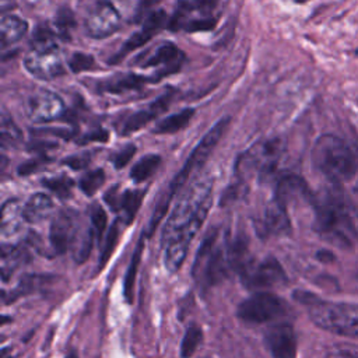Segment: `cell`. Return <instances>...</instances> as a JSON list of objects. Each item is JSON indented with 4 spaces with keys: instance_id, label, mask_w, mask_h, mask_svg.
<instances>
[{
    "instance_id": "7bdbcfd3",
    "label": "cell",
    "mask_w": 358,
    "mask_h": 358,
    "mask_svg": "<svg viewBox=\"0 0 358 358\" xmlns=\"http://www.w3.org/2000/svg\"><path fill=\"white\" fill-rule=\"evenodd\" d=\"M43 162H46V159H31V161L22 164V165L18 168V173H20V175H29V173H32L34 171H36Z\"/></svg>"
},
{
    "instance_id": "74e56055",
    "label": "cell",
    "mask_w": 358,
    "mask_h": 358,
    "mask_svg": "<svg viewBox=\"0 0 358 358\" xmlns=\"http://www.w3.org/2000/svg\"><path fill=\"white\" fill-rule=\"evenodd\" d=\"M324 358H358V345H336L327 351Z\"/></svg>"
},
{
    "instance_id": "7c38bea8",
    "label": "cell",
    "mask_w": 358,
    "mask_h": 358,
    "mask_svg": "<svg viewBox=\"0 0 358 358\" xmlns=\"http://www.w3.org/2000/svg\"><path fill=\"white\" fill-rule=\"evenodd\" d=\"M242 282L248 288H271L281 285L287 281V275L281 264L273 259L267 257L252 267L241 275Z\"/></svg>"
},
{
    "instance_id": "5bb4252c",
    "label": "cell",
    "mask_w": 358,
    "mask_h": 358,
    "mask_svg": "<svg viewBox=\"0 0 358 358\" xmlns=\"http://www.w3.org/2000/svg\"><path fill=\"white\" fill-rule=\"evenodd\" d=\"M168 21V17L165 14L164 10H155L151 11L145 18H144V24L143 28L136 32L134 35H131L122 46V49L109 60L110 64L119 63L127 53L133 52L134 49L145 45Z\"/></svg>"
},
{
    "instance_id": "8fae6325",
    "label": "cell",
    "mask_w": 358,
    "mask_h": 358,
    "mask_svg": "<svg viewBox=\"0 0 358 358\" xmlns=\"http://www.w3.org/2000/svg\"><path fill=\"white\" fill-rule=\"evenodd\" d=\"M80 228V220L76 211L62 210L57 213L49 229V241L55 253L60 255L71 249Z\"/></svg>"
},
{
    "instance_id": "277c9868",
    "label": "cell",
    "mask_w": 358,
    "mask_h": 358,
    "mask_svg": "<svg viewBox=\"0 0 358 358\" xmlns=\"http://www.w3.org/2000/svg\"><path fill=\"white\" fill-rule=\"evenodd\" d=\"M313 204L316 231L340 245H351L354 238L352 214L343 194L327 189L313 199Z\"/></svg>"
},
{
    "instance_id": "30bf717a",
    "label": "cell",
    "mask_w": 358,
    "mask_h": 358,
    "mask_svg": "<svg viewBox=\"0 0 358 358\" xmlns=\"http://www.w3.org/2000/svg\"><path fill=\"white\" fill-rule=\"evenodd\" d=\"M84 27L87 35L94 39L108 38L119 29L120 15L110 1L102 0L88 13Z\"/></svg>"
},
{
    "instance_id": "836d02e7",
    "label": "cell",
    "mask_w": 358,
    "mask_h": 358,
    "mask_svg": "<svg viewBox=\"0 0 358 358\" xmlns=\"http://www.w3.org/2000/svg\"><path fill=\"white\" fill-rule=\"evenodd\" d=\"M43 186L56 193L59 197L64 199L71 194L73 190V180L67 176H55V178H46L42 180Z\"/></svg>"
},
{
    "instance_id": "f546056e",
    "label": "cell",
    "mask_w": 358,
    "mask_h": 358,
    "mask_svg": "<svg viewBox=\"0 0 358 358\" xmlns=\"http://www.w3.org/2000/svg\"><path fill=\"white\" fill-rule=\"evenodd\" d=\"M22 138L21 130L17 127V124L10 119L6 113H3L1 117V145L6 147H15Z\"/></svg>"
},
{
    "instance_id": "5b68a950",
    "label": "cell",
    "mask_w": 358,
    "mask_h": 358,
    "mask_svg": "<svg viewBox=\"0 0 358 358\" xmlns=\"http://www.w3.org/2000/svg\"><path fill=\"white\" fill-rule=\"evenodd\" d=\"M294 296L308 305L309 317L317 327L338 336L358 338V303L320 301L315 295L299 291Z\"/></svg>"
},
{
    "instance_id": "52a82bcc",
    "label": "cell",
    "mask_w": 358,
    "mask_h": 358,
    "mask_svg": "<svg viewBox=\"0 0 358 358\" xmlns=\"http://www.w3.org/2000/svg\"><path fill=\"white\" fill-rule=\"evenodd\" d=\"M285 145L281 138H270L264 141H259L246 150L236 161V172L242 178L252 176H268L271 175L282 154Z\"/></svg>"
},
{
    "instance_id": "4dcf8cb0",
    "label": "cell",
    "mask_w": 358,
    "mask_h": 358,
    "mask_svg": "<svg viewBox=\"0 0 358 358\" xmlns=\"http://www.w3.org/2000/svg\"><path fill=\"white\" fill-rule=\"evenodd\" d=\"M141 246H143V242H138V245H137V248H136V250H134V255H133V257H131L130 266H129V268H127L126 277H124L123 294H124L127 302H131V295H133V287H134L136 273H137V267H138L140 257H141Z\"/></svg>"
},
{
    "instance_id": "b9f144b4",
    "label": "cell",
    "mask_w": 358,
    "mask_h": 358,
    "mask_svg": "<svg viewBox=\"0 0 358 358\" xmlns=\"http://www.w3.org/2000/svg\"><path fill=\"white\" fill-rule=\"evenodd\" d=\"M90 159H91L90 154H76V155H71L69 158H64L63 164L69 165L71 169L78 171V169L85 168L90 164Z\"/></svg>"
},
{
    "instance_id": "d6a6232c",
    "label": "cell",
    "mask_w": 358,
    "mask_h": 358,
    "mask_svg": "<svg viewBox=\"0 0 358 358\" xmlns=\"http://www.w3.org/2000/svg\"><path fill=\"white\" fill-rule=\"evenodd\" d=\"M119 235H120V229H119V221H115L113 225L110 227L106 238H105V242H103V248H102V252H101V256H99V268H102L109 257L112 256L116 245H117V241H119Z\"/></svg>"
},
{
    "instance_id": "ffe728a7",
    "label": "cell",
    "mask_w": 358,
    "mask_h": 358,
    "mask_svg": "<svg viewBox=\"0 0 358 358\" xmlns=\"http://www.w3.org/2000/svg\"><path fill=\"white\" fill-rule=\"evenodd\" d=\"M1 238H13L15 236L21 229L22 224L27 222L24 218V206L15 200L10 199L7 200L1 207Z\"/></svg>"
},
{
    "instance_id": "7dc6e473",
    "label": "cell",
    "mask_w": 358,
    "mask_h": 358,
    "mask_svg": "<svg viewBox=\"0 0 358 358\" xmlns=\"http://www.w3.org/2000/svg\"><path fill=\"white\" fill-rule=\"evenodd\" d=\"M66 358H77V355H76L74 352H71V354H69Z\"/></svg>"
},
{
    "instance_id": "6da1fadb",
    "label": "cell",
    "mask_w": 358,
    "mask_h": 358,
    "mask_svg": "<svg viewBox=\"0 0 358 358\" xmlns=\"http://www.w3.org/2000/svg\"><path fill=\"white\" fill-rule=\"evenodd\" d=\"M213 204V179H196L180 196L164 225L161 243L166 270L175 273L185 262L193 238Z\"/></svg>"
},
{
    "instance_id": "c3c4849f",
    "label": "cell",
    "mask_w": 358,
    "mask_h": 358,
    "mask_svg": "<svg viewBox=\"0 0 358 358\" xmlns=\"http://www.w3.org/2000/svg\"><path fill=\"white\" fill-rule=\"evenodd\" d=\"M295 1H305V0H295Z\"/></svg>"
},
{
    "instance_id": "83f0119b",
    "label": "cell",
    "mask_w": 358,
    "mask_h": 358,
    "mask_svg": "<svg viewBox=\"0 0 358 358\" xmlns=\"http://www.w3.org/2000/svg\"><path fill=\"white\" fill-rule=\"evenodd\" d=\"M143 194H144L143 190H126L120 194L117 208L122 210L127 224H130L131 220L134 218V215L141 204Z\"/></svg>"
},
{
    "instance_id": "e0dca14e",
    "label": "cell",
    "mask_w": 358,
    "mask_h": 358,
    "mask_svg": "<svg viewBox=\"0 0 358 358\" xmlns=\"http://www.w3.org/2000/svg\"><path fill=\"white\" fill-rule=\"evenodd\" d=\"M173 95H175V91L168 90L161 96H158L152 103H150L147 109H143V110H138V112L130 115L123 123L122 134L126 136V134H130L133 131H137L143 126L150 123L152 119H155L159 113H162L169 106Z\"/></svg>"
},
{
    "instance_id": "ee69618b",
    "label": "cell",
    "mask_w": 358,
    "mask_h": 358,
    "mask_svg": "<svg viewBox=\"0 0 358 358\" xmlns=\"http://www.w3.org/2000/svg\"><path fill=\"white\" fill-rule=\"evenodd\" d=\"M106 141L108 140V133L105 131V130H102V129H99V130H95V131H91V133H88L84 138H83V141L81 143H85V141Z\"/></svg>"
},
{
    "instance_id": "f35d334b",
    "label": "cell",
    "mask_w": 358,
    "mask_h": 358,
    "mask_svg": "<svg viewBox=\"0 0 358 358\" xmlns=\"http://www.w3.org/2000/svg\"><path fill=\"white\" fill-rule=\"evenodd\" d=\"M46 281V277H41V275H31L24 278L18 287H17V295H22L27 292H31L34 289H36L38 287H41L43 282Z\"/></svg>"
},
{
    "instance_id": "44dd1931",
    "label": "cell",
    "mask_w": 358,
    "mask_h": 358,
    "mask_svg": "<svg viewBox=\"0 0 358 358\" xmlns=\"http://www.w3.org/2000/svg\"><path fill=\"white\" fill-rule=\"evenodd\" d=\"M53 211V201L48 194L36 193L24 204V218L29 224H38L46 220Z\"/></svg>"
},
{
    "instance_id": "bcb514c9",
    "label": "cell",
    "mask_w": 358,
    "mask_h": 358,
    "mask_svg": "<svg viewBox=\"0 0 358 358\" xmlns=\"http://www.w3.org/2000/svg\"><path fill=\"white\" fill-rule=\"evenodd\" d=\"M317 257H319V259H322V260H324V259H329V260H330L333 256H331L330 253H324V252L322 250L320 253H317Z\"/></svg>"
},
{
    "instance_id": "9c48e42d",
    "label": "cell",
    "mask_w": 358,
    "mask_h": 358,
    "mask_svg": "<svg viewBox=\"0 0 358 358\" xmlns=\"http://www.w3.org/2000/svg\"><path fill=\"white\" fill-rule=\"evenodd\" d=\"M25 69L39 80H52L66 73L60 52L55 43L32 46L24 59Z\"/></svg>"
},
{
    "instance_id": "8d00e7d4",
    "label": "cell",
    "mask_w": 358,
    "mask_h": 358,
    "mask_svg": "<svg viewBox=\"0 0 358 358\" xmlns=\"http://www.w3.org/2000/svg\"><path fill=\"white\" fill-rule=\"evenodd\" d=\"M91 224L92 228L95 231V236L98 239L102 238L105 228H106V213L102 207L99 206H94L91 210Z\"/></svg>"
},
{
    "instance_id": "ac0fdd59",
    "label": "cell",
    "mask_w": 358,
    "mask_h": 358,
    "mask_svg": "<svg viewBox=\"0 0 358 358\" xmlns=\"http://www.w3.org/2000/svg\"><path fill=\"white\" fill-rule=\"evenodd\" d=\"M185 60V55L183 52L173 45L172 42H165L161 43L150 56L148 59L143 63L144 67H157L161 64H165L166 69L165 71L161 74V77L175 73L178 70H180V66Z\"/></svg>"
},
{
    "instance_id": "f1b7e54d",
    "label": "cell",
    "mask_w": 358,
    "mask_h": 358,
    "mask_svg": "<svg viewBox=\"0 0 358 358\" xmlns=\"http://www.w3.org/2000/svg\"><path fill=\"white\" fill-rule=\"evenodd\" d=\"M201 340H203L201 329L197 324H190L182 340V345H180L182 358H190L194 354L199 344L201 343Z\"/></svg>"
},
{
    "instance_id": "e575fe53",
    "label": "cell",
    "mask_w": 358,
    "mask_h": 358,
    "mask_svg": "<svg viewBox=\"0 0 358 358\" xmlns=\"http://www.w3.org/2000/svg\"><path fill=\"white\" fill-rule=\"evenodd\" d=\"M55 24H56V28H57V34L63 39H67L71 28L76 25V20H74L73 11L70 8H66V7L60 8L57 11V14H56Z\"/></svg>"
},
{
    "instance_id": "d590c367",
    "label": "cell",
    "mask_w": 358,
    "mask_h": 358,
    "mask_svg": "<svg viewBox=\"0 0 358 358\" xmlns=\"http://www.w3.org/2000/svg\"><path fill=\"white\" fill-rule=\"evenodd\" d=\"M70 70L73 73H81L85 70H91L95 67V60L92 55L88 53H83V52H74L69 62H67Z\"/></svg>"
},
{
    "instance_id": "3957f363",
    "label": "cell",
    "mask_w": 358,
    "mask_h": 358,
    "mask_svg": "<svg viewBox=\"0 0 358 358\" xmlns=\"http://www.w3.org/2000/svg\"><path fill=\"white\" fill-rule=\"evenodd\" d=\"M313 166L334 183L350 180L358 171L357 151L341 137L320 136L312 148Z\"/></svg>"
},
{
    "instance_id": "484cf974",
    "label": "cell",
    "mask_w": 358,
    "mask_h": 358,
    "mask_svg": "<svg viewBox=\"0 0 358 358\" xmlns=\"http://www.w3.org/2000/svg\"><path fill=\"white\" fill-rule=\"evenodd\" d=\"M94 238H95V231L92 227L91 228H80V231L74 239V243L71 246L73 259L76 263L81 264L87 260V257L90 256L91 249H92Z\"/></svg>"
},
{
    "instance_id": "4fadbf2b",
    "label": "cell",
    "mask_w": 358,
    "mask_h": 358,
    "mask_svg": "<svg viewBox=\"0 0 358 358\" xmlns=\"http://www.w3.org/2000/svg\"><path fill=\"white\" fill-rule=\"evenodd\" d=\"M66 113L63 99L45 88L36 91L28 102V115L36 123H46L60 119Z\"/></svg>"
},
{
    "instance_id": "ba28073f",
    "label": "cell",
    "mask_w": 358,
    "mask_h": 358,
    "mask_svg": "<svg viewBox=\"0 0 358 358\" xmlns=\"http://www.w3.org/2000/svg\"><path fill=\"white\" fill-rule=\"evenodd\" d=\"M287 312V303L270 292H257L245 299L236 310L239 319L246 323H266Z\"/></svg>"
},
{
    "instance_id": "60d3db41",
    "label": "cell",
    "mask_w": 358,
    "mask_h": 358,
    "mask_svg": "<svg viewBox=\"0 0 358 358\" xmlns=\"http://www.w3.org/2000/svg\"><path fill=\"white\" fill-rule=\"evenodd\" d=\"M215 27V18H201L194 21H187L183 27L189 32H197V31H208Z\"/></svg>"
},
{
    "instance_id": "7a4b0ae2",
    "label": "cell",
    "mask_w": 358,
    "mask_h": 358,
    "mask_svg": "<svg viewBox=\"0 0 358 358\" xmlns=\"http://www.w3.org/2000/svg\"><path fill=\"white\" fill-rule=\"evenodd\" d=\"M228 124H229V117L220 119L204 134V137L199 141V144L193 148L192 154L186 159V162L182 166V169L175 175V178L169 182L166 189L161 193V197L158 199V201L155 204V208H154V213H152V215L150 218V222H148V225L145 228L147 229V235H151L154 232L155 227L164 218V215L168 211V206H169L172 197L175 196V193L187 182V179H190L204 165V162L207 161L208 155L211 154V151L215 148V145L218 144L220 138L225 133Z\"/></svg>"
},
{
    "instance_id": "f6af8a7d",
    "label": "cell",
    "mask_w": 358,
    "mask_h": 358,
    "mask_svg": "<svg viewBox=\"0 0 358 358\" xmlns=\"http://www.w3.org/2000/svg\"><path fill=\"white\" fill-rule=\"evenodd\" d=\"M192 4H193V8L208 11L215 7L217 0H192Z\"/></svg>"
},
{
    "instance_id": "9a60e30c",
    "label": "cell",
    "mask_w": 358,
    "mask_h": 358,
    "mask_svg": "<svg viewBox=\"0 0 358 358\" xmlns=\"http://www.w3.org/2000/svg\"><path fill=\"white\" fill-rule=\"evenodd\" d=\"M264 343L273 358H295L296 338L288 323L271 326L264 334Z\"/></svg>"
},
{
    "instance_id": "1f68e13d",
    "label": "cell",
    "mask_w": 358,
    "mask_h": 358,
    "mask_svg": "<svg viewBox=\"0 0 358 358\" xmlns=\"http://www.w3.org/2000/svg\"><path fill=\"white\" fill-rule=\"evenodd\" d=\"M103 182H105V172L102 169H95L83 175L78 182V186L87 196H92L103 185Z\"/></svg>"
},
{
    "instance_id": "ab89813d",
    "label": "cell",
    "mask_w": 358,
    "mask_h": 358,
    "mask_svg": "<svg viewBox=\"0 0 358 358\" xmlns=\"http://www.w3.org/2000/svg\"><path fill=\"white\" fill-rule=\"evenodd\" d=\"M136 154V145L134 144H127L126 147H123L120 151H117L113 155V165L120 169L124 165H127V162L133 158V155Z\"/></svg>"
},
{
    "instance_id": "d6986e66",
    "label": "cell",
    "mask_w": 358,
    "mask_h": 358,
    "mask_svg": "<svg viewBox=\"0 0 358 358\" xmlns=\"http://www.w3.org/2000/svg\"><path fill=\"white\" fill-rule=\"evenodd\" d=\"M291 224L287 214V207H284L275 199L268 203L263 215V231L268 236H280L289 232Z\"/></svg>"
},
{
    "instance_id": "d4e9b609",
    "label": "cell",
    "mask_w": 358,
    "mask_h": 358,
    "mask_svg": "<svg viewBox=\"0 0 358 358\" xmlns=\"http://www.w3.org/2000/svg\"><path fill=\"white\" fill-rule=\"evenodd\" d=\"M193 115H194V109H192V108H187L178 113H173V115L162 119L161 122H158L154 129V133H157V134L175 133V131L186 127L187 123L190 122V119L193 117Z\"/></svg>"
},
{
    "instance_id": "4316f807",
    "label": "cell",
    "mask_w": 358,
    "mask_h": 358,
    "mask_svg": "<svg viewBox=\"0 0 358 358\" xmlns=\"http://www.w3.org/2000/svg\"><path fill=\"white\" fill-rule=\"evenodd\" d=\"M161 162V157L157 154H148L145 157H143L141 159H138V162L131 168L130 171V178L136 182V183H141L144 180H147L154 171L158 168Z\"/></svg>"
},
{
    "instance_id": "603a6c76",
    "label": "cell",
    "mask_w": 358,
    "mask_h": 358,
    "mask_svg": "<svg viewBox=\"0 0 358 358\" xmlns=\"http://www.w3.org/2000/svg\"><path fill=\"white\" fill-rule=\"evenodd\" d=\"M28 31V22L17 15H4L0 21V41L1 46H10L18 42Z\"/></svg>"
},
{
    "instance_id": "cb8c5ba5",
    "label": "cell",
    "mask_w": 358,
    "mask_h": 358,
    "mask_svg": "<svg viewBox=\"0 0 358 358\" xmlns=\"http://www.w3.org/2000/svg\"><path fill=\"white\" fill-rule=\"evenodd\" d=\"M28 252L21 246L3 245L1 246V277L6 281L20 266L28 262Z\"/></svg>"
},
{
    "instance_id": "2e32d148",
    "label": "cell",
    "mask_w": 358,
    "mask_h": 358,
    "mask_svg": "<svg viewBox=\"0 0 358 358\" xmlns=\"http://www.w3.org/2000/svg\"><path fill=\"white\" fill-rule=\"evenodd\" d=\"M275 200L284 207H288L289 204L312 200V194L306 182L301 176L295 173H285L277 182Z\"/></svg>"
},
{
    "instance_id": "8992f818",
    "label": "cell",
    "mask_w": 358,
    "mask_h": 358,
    "mask_svg": "<svg viewBox=\"0 0 358 358\" xmlns=\"http://www.w3.org/2000/svg\"><path fill=\"white\" fill-rule=\"evenodd\" d=\"M228 268H231V266L227 248L218 243V231L213 229L204 236L197 250L192 274L201 288H208L220 282Z\"/></svg>"
},
{
    "instance_id": "7402d4cb",
    "label": "cell",
    "mask_w": 358,
    "mask_h": 358,
    "mask_svg": "<svg viewBox=\"0 0 358 358\" xmlns=\"http://www.w3.org/2000/svg\"><path fill=\"white\" fill-rule=\"evenodd\" d=\"M148 81H151V80H148V77L127 73V74H119V76L110 77L109 80L99 83L98 88L102 92L120 94V92L129 91V90H138Z\"/></svg>"
}]
</instances>
